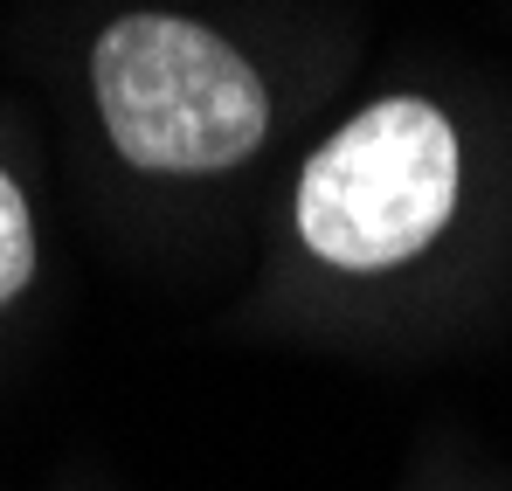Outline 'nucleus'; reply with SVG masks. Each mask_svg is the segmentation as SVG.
Returning <instances> with one entry per match:
<instances>
[{
    "label": "nucleus",
    "mask_w": 512,
    "mask_h": 491,
    "mask_svg": "<svg viewBox=\"0 0 512 491\" xmlns=\"http://www.w3.org/2000/svg\"><path fill=\"white\" fill-rule=\"evenodd\" d=\"M111 146L146 173H222L250 160L270 125L263 77L201 21L125 14L90 56Z\"/></svg>",
    "instance_id": "f257e3e1"
},
{
    "label": "nucleus",
    "mask_w": 512,
    "mask_h": 491,
    "mask_svg": "<svg viewBox=\"0 0 512 491\" xmlns=\"http://www.w3.org/2000/svg\"><path fill=\"white\" fill-rule=\"evenodd\" d=\"M457 215V132L429 97H381L305 160L298 236L333 270H395Z\"/></svg>",
    "instance_id": "f03ea898"
},
{
    "label": "nucleus",
    "mask_w": 512,
    "mask_h": 491,
    "mask_svg": "<svg viewBox=\"0 0 512 491\" xmlns=\"http://www.w3.org/2000/svg\"><path fill=\"white\" fill-rule=\"evenodd\" d=\"M35 277V222H28V201L21 187L0 173V305Z\"/></svg>",
    "instance_id": "7ed1b4c3"
}]
</instances>
